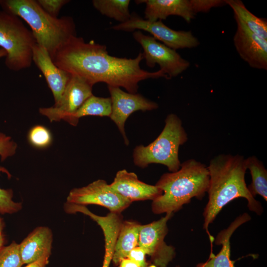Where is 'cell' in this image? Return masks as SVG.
<instances>
[{
	"mask_svg": "<svg viewBox=\"0 0 267 267\" xmlns=\"http://www.w3.org/2000/svg\"><path fill=\"white\" fill-rule=\"evenodd\" d=\"M59 68L78 75L92 85L102 82L108 86L122 87L128 92L136 93L138 83L148 79H169L162 70L151 72L141 69L142 53L134 58H121L109 54L106 46L83 38L72 37L51 57Z\"/></svg>",
	"mask_w": 267,
	"mask_h": 267,
	"instance_id": "cell-1",
	"label": "cell"
},
{
	"mask_svg": "<svg viewBox=\"0 0 267 267\" xmlns=\"http://www.w3.org/2000/svg\"><path fill=\"white\" fill-rule=\"evenodd\" d=\"M209 184L208 201L203 214V228L208 235L212 247L214 238L208 230L223 207L233 200L244 198L249 209L258 215L263 212V207L249 192L245 176L247 170L245 158L239 154H221L213 157L207 166Z\"/></svg>",
	"mask_w": 267,
	"mask_h": 267,
	"instance_id": "cell-2",
	"label": "cell"
},
{
	"mask_svg": "<svg viewBox=\"0 0 267 267\" xmlns=\"http://www.w3.org/2000/svg\"><path fill=\"white\" fill-rule=\"evenodd\" d=\"M209 184L207 166L194 159L185 161L179 170L164 174L155 184L162 194L152 200V212L156 214L174 213L192 198L202 199Z\"/></svg>",
	"mask_w": 267,
	"mask_h": 267,
	"instance_id": "cell-3",
	"label": "cell"
},
{
	"mask_svg": "<svg viewBox=\"0 0 267 267\" xmlns=\"http://www.w3.org/2000/svg\"><path fill=\"white\" fill-rule=\"evenodd\" d=\"M3 10L23 19L30 27L36 44L44 47L51 58L70 39L76 36V25L70 16L53 17L35 0H4Z\"/></svg>",
	"mask_w": 267,
	"mask_h": 267,
	"instance_id": "cell-4",
	"label": "cell"
},
{
	"mask_svg": "<svg viewBox=\"0 0 267 267\" xmlns=\"http://www.w3.org/2000/svg\"><path fill=\"white\" fill-rule=\"evenodd\" d=\"M188 139L182 121L176 114H169L159 136L147 146H136L133 151L135 165L144 168L152 163L167 166L170 172L177 171L181 163L178 158L180 145Z\"/></svg>",
	"mask_w": 267,
	"mask_h": 267,
	"instance_id": "cell-5",
	"label": "cell"
},
{
	"mask_svg": "<svg viewBox=\"0 0 267 267\" xmlns=\"http://www.w3.org/2000/svg\"><path fill=\"white\" fill-rule=\"evenodd\" d=\"M36 40L18 16L0 10V48L5 51V66L18 71L31 66Z\"/></svg>",
	"mask_w": 267,
	"mask_h": 267,
	"instance_id": "cell-6",
	"label": "cell"
},
{
	"mask_svg": "<svg viewBox=\"0 0 267 267\" xmlns=\"http://www.w3.org/2000/svg\"><path fill=\"white\" fill-rule=\"evenodd\" d=\"M111 28L128 32L135 30L146 31L158 41L176 50L195 47L200 44L191 31H176L168 27L161 20L149 21L136 14H131L127 21L114 25Z\"/></svg>",
	"mask_w": 267,
	"mask_h": 267,
	"instance_id": "cell-7",
	"label": "cell"
},
{
	"mask_svg": "<svg viewBox=\"0 0 267 267\" xmlns=\"http://www.w3.org/2000/svg\"><path fill=\"white\" fill-rule=\"evenodd\" d=\"M133 37L143 48L142 53L147 66L152 68L158 64L169 78L177 77L190 66L176 50L156 40L152 36L143 34L140 31L134 32Z\"/></svg>",
	"mask_w": 267,
	"mask_h": 267,
	"instance_id": "cell-8",
	"label": "cell"
},
{
	"mask_svg": "<svg viewBox=\"0 0 267 267\" xmlns=\"http://www.w3.org/2000/svg\"><path fill=\"white\" fill-rule=\"evenodd\" d=\"M173 213L148 224L141 225L139 232L138 246L150 257L156 267H167L176 256L175 248L164 241L168 229L167 222Z\"/></svg>",
	"mask_w": 267,
	"mask_h": 267,
	"instance_id": "cell-9",
	"label": "cell"
},
{
	"mask_svg": "<svg viewBox=\"0 0 267 267\" xmlns=\"http://www.w3.org/2000/svg\"><path fill=\"white\" fill-rule=\"evenodd\" d=\"M67 203L86 206L94 204L108 209L110 212L120 214L131 202L115 191L107 182L98 179L86 186L72 189Z\"/></svg>",
	"mask_w": 267,
	"mask_h": 267,
	"instance_id": "cell-10",
	"label": "cell"
},
{
	"mask_svg": "<svg viewBox=\"0 0 267 267\" xmlns=\"http://www.w3.org/2000/svg\"><path fill=\"white\" fill-rule=\"evenodd\" d=\"M92 87L83 78L72 74L59 101L51 107L40 108L39 112L47 117L50 122L65 121L93 94Z\"/></svg>",
	"mask_w": 267,
	"mask_h": 267,
	"instance_id": "cell-11",
	"label": "cell"
},
{
	"mask_svg": "<svg viewBox=\"0 0 267 267\" xmlns=\"http://www.w3.org/2000/svg\"><path fill=\"white\" fill-rule=\"evenodd\" d=\"M108 89L112 102V111L109 117L116 125L125 144L128 145L129 141L125 130V124L128 118L136 111L156 109L158 105L140 94L125 92L120 87L108 86Z\"/></svg>",
	"mask_w": 267,
	"mask_h": 267,
	"instance_id": "cell-12",
	"label": "cell"
},
{
	"mask_svg": "<svg viewBox=\"0 0 267 267\" xmlns=\"http://www.w3.org/2000/svg\"><path fill=\"white\" fill-rule=\"evenodd\" d=\"M237 28L233 44L240 57L248 65L258 69H267V40L252 32L235 17Z\"/></svg>",
	"mask_w": 267,
	"mask_h": 267,
	"instance_id": "cell-13",
	"label": "cell"
},
{
	"mask_svg": "<svg viewBox=\"0 0 267 267\" xmlns=\"http://www.w3.org/2000/svg\"><path fill=\"white\" fill-rule=\"evenodd\" d=\"M135 2L145 3L144 18L149 21H162L176 15L190 22L201 12L199 0H138Z\"/></svg>",
	"mask_w": 267,
	"mask_h": 267,
	"instance_id": "cell-14",
	"label": "cell"
},
{
	"mask_svg": "<svg viewBox=\"0 0 267 267\" xmlns=\"http://www.w3.org/2000/svg\"><path fill=\"white\" fill-rule=\"evenodd\" d=\"M110 187L131 203L146 200H153L162 194L157 186L147 184L138 179L136 175L126 170L118 171Z\"/></svg>",
	"mask_w": 267,
	"mask_h": 267,
	"instance_id": "cell-15",
	"label": "cell"
},
{
	"mask_svg": "<svg viewBox=\"0 0 267 267\" xmlns=\"http://www.w3.org/2000/svg\"><path fill=\"white\" fill-rule=\"evenodd\" d=\"M32 60L43 74L54 99V104L60 100L72 74L57 67L48 52L36 44L33 49Z\"/></svg>",
	"mask_w": 267,
	"mask_h": 267,
	"instance_id": "cell-16",
	"label": "cell"
},
{
	"mask_svg": "<svg viewBox=\"0 0 267 267\" xmlns=\"http://www.w3.org/2000/svg\"><path fill=\"white\" fill-rule=\"evenodd\" d=\"M53 237L51 229L44 226L34 229L19 244L23 264H28L44 256H50Z\"/></svg>",
	"mask_w": 267,
	"mask_h": 267,
	"instance_id": "cell-17",
	"label": "cell"
},
{
	"mask_svg": "<svg viewBox=\"0 0 267 267\" xmlns=\"http://www.w3.org/2000/svg\"><path fill=\"white\" fill-rule=\"evenodd\" d=\"M250 219V216L245 213L237 217L228 227L221 231L215 240V244L222 245L219 253L215 255L211 251L208 260L198 264L196 267H235L234 262L230 259V239L238 227Z\"/></svg>",
	"mask_w": 267,
	"mask_h": 267,
	"instance_id": "cell-18",
	"label": "cell"
},
{
	"mask_svg": "<svg viewBox=\"0 0 267 267\" xmlns=\"http://www.w3.org/2000/svg\"><path fill=\"white\" fill-rule=\"evenodd\" d=\"M141 224L134 221H123L116 240L112 262L118 266L130 251L138 246Z\"/></svg>",
	"mask_w": 267,
	"mask_h": 267,
	"instance_id": "cell-19",
	"label": "cell"
},
{
	"mask_svg": "<svg viewBox=\"0 0 267 267\" xmlns=\"http://www.w3.org/2000/svg\"><path fill=\"white\" fill-rule=\"evenodd\" d=\"M112 111L110 97H102L92 95L88 98L79 109L68 117L65 121L72 126L77 125L79 119L86 116L110 117Z\"/></svg>",
	"mask_w": 267,
	"mask_h": 267,
	"instance_id": "cell-20",
	"label": "cell"
},
{
	"mask_svg": "<svg viewBox=\"0 0 267 267\" xmlns=\"http://www.w3.org/2000/svg\"><path fill=\"white\" fill-rule=\"evenodd\" d=\"M234 13V16L239 19L252 32L267 40V21L259 18L251 12L240 0H225Z\"/></svg>",
	"mask_w": 267,
	"mask_h": 267,
	"instance_id": "cell-21",
	"label": "cell"
},
{
	"mask_svg": "<svg viewBox=\"0 0 267 267\" xmlns=\"http://www.w3.org/2000/svg\"><path fill=\"white\" fill-rule=\"evenodd\" d=\"M247 169H249L252 178V182L247 186L253 197L257 194L267 201V170L263 162L255 156L245 158Z\"/></svg>",
	"mask_w": 267,
	"mask_h": 267,
	"instance_id": "cell-22",
	"label": "cell"
},
{
	"mask_svg": "<svg viewBox=\"0 0 267 267\" xmlns=\"http://www.w3.org/2000/svg\"><path fill=\"white\" fill-rule=\"evenodd\" d=\"M92 3L101 14L120 23L127 21L131 17L129 9V0H93Z\"/></svg>",
	"mask_w": 267,
	"mask_h": 267,
	"instance_id": "cell-23",
	"label": "cell"
},
{
	"mask_svg": "<svg viewBox=\"0 0 267 267\" xmlns=\"http://www.w3.org/2000/svg\"><path fill=\"white\" fill-rule=\"evenodd\" d=\"M28 140L33 147L44 149L49 147L52 142V136L50 130L44 126L37 125L30 129L28 134Z\"/></svg>",
	"mask_w": 267,
	"mask_h": 267,
	"instance_id": "cell-24",
	"label": "cell"
},
{
	"mask_svg": "<svg viewBox=\"0 0 267 267\" xmlns=\"http://www.w3.org/2000/svg\"><path fill=\"white\" fill-rule=\"evenodd\" d=\"M23 265L19 244L13 241L0 249V267H21Z\"/></svg>",
	"mask_w": 267,
	"mask_h": 267,
	"instance_id": "cell-25",
	"label": "cell"
},
{
	"mask_svg": "<svg viewBox=\"0 0 267 267\" xmlns=\"http://www.w3.org/2000/svg\"><path fill=\"white\" fill-rule=\"evenodd\" d=\"M5 174L8 178L11 177L10 172L4 167L0 166V173ZM13 191L11 189H2L0 187V213L13 214L22 208V204L12 200Z\"/></svg>",
	"mask_w": 267,
	"mask_h": 267,
	"instance_id": "cell-26",
	"label": "cell"
},
{
	"mask_svg": "<svg viewBox=\"0 0 267 267\" xmlns=\"http://www.w3.org/2000/svg\"><path fill=\"white\" fill-rule=\"evenodd\" d=\"M17 148V144L10 136L0 133V157L1 161L13 156Z\"/></svg>",
	"mask_w": 267,
	"mask_h": 267,
	"instance_id": "cell-27",
	"label": "cell"
},
{
	"mask_svg": "<svg viewBox=\"0 0 267 267\" xmlns=\"http://www.w3.org/2000/svg\"><path fill=\"white\" fill-rule=\"evenodd\" d=\"M39 5L48 14L58 17L61 8L70 1L68 0H37Z\"/></svg>",
	"mask_w": 267,
	"mask_h": 267,
	"instance_id": "cell-28",
	"label": "cell"
},
{
	"mask_svg": "<svg viewBox=\"0 0 267 267\" xmlns=\"http://www.w3.org/2000/svg\"><path fill=\"white\" fill-rule=\"evenodd\" d=\"M146 255L143 250L138 246L130 251L127 258L135 262L139 267H150L146 259Z\"/></svg>",
	"mask_w": 267,
	"mask_h": 267,
	"instance_id": "cell-29",
	"label": "cell"
},
{
	"mask_svg": "<svg viewBox=\"0 0 267 267\" xmlns=\"http://www.w3.org/2000/svg\"><path fill=\"white\" fill-rule=\"evenodd\" d=\"M49 257L43 256L35 261L27 264L24 267H46L49 263Z\"/></svg>",
	"mask_w": 267,
	"mask_h": 267,
	"instance_id": "cell-30",
	"label": "cell"
},
{
	"mask_svg": "<svg viewBox=\"0 0 267 267\" xmlns=\"http://www.w3.org/2000/svg\"><path fill=\"white\" fill-rule=\"evenodd\" d=\"M118 266V267H139L135 262L128 258L122 259Z\"/></svg>",
	"mask_w": 267,
	"mask_h": 267,
	"instance_id": "cell-31",
	"label": "cell"
},
{
	"mask_svg": "<svg viewBox=\"0 0 267 267\" xmlns=\"http://www.w3.org/2000/svg\"><path fill=\"white\" fill-rule=\"evenodd\" d=\"M4 225L3 219L0 217V249L3 246L5 240L3 234Z\"/></svg>",
	"mask_w": 267,
	"mask_h": 267,
	"instance_id": "cell-32",
	"label": "cell"
},
{
	"mask_svg": "<svg viewBox=\"0 0 267 267\" xmlns=\"http://www.w3.org/2000/svg\"><path fill=\"white\" fill-rule=\"evenodd\" d=\"M6 55V53L5 50L0 48V58L5 57Z\"/></svg>",
	"mask_w": 267,
	"mask_h": 267,
	"instance_id": "cell-33",
	"label": "cell"
},
{
	"mask_svg": "<svg viewBox=\"0 0 267 267\" xmlns=\"http://www.w3.org/2000/svg\"><path fill=\"white\" fill-rule=\"evenodd\" d=\"M176 267H180L179 266H177Z\"/></svg>",
	"mask_w": 267,
	"mask_h": 267,
	"instance_id": "cell-34",
	"label": "cell"
},
{
	"mask_svg": "<svg viewBox=\"0 0 267 267\" xmlns=\"http://www.w3.org/2000/svg\"><path fill=\"white\" fill-rule=\"evenodd\" d=\"M0 1H1V0H0Z\"/></svg>",
	"mask_w": 267,
	"mask_h": 267,
	"instance_id": "cell-35",
	"label": "cell"
}]
</instances>
